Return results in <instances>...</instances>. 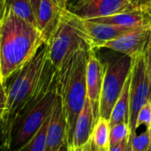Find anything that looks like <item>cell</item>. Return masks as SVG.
<instances>
[{
    "label": "cell",
    "mask_w": 151,
    "mask_h": 151,
    "mask_svg": "<svg viewBox=\"0 0 151 151\" xmlns=\"http://www.w3.org/2000/svg\"><path fill=\"white\" fill-rule=\"evenodd\" d=\"M57 74L58 69L48 59L44 42L35 55L13 75L12 82L5 85V145L9 150L15 126L50 89Z\"/></svg>",
    "instance_id": "obj_1"
},
{
    "label": "cell",
    "mask_w": 151,
    "mask_h": 151,
    "mask_svg": "<svg viewBox=\"0 0 151 151\" xmlns=\"http://www.w3.org/2000/svg\"><path fill=\"white\" fill-rule=\"evenodd\" d=\"M45 40L38 27L4 6L0 17V81L5 86L37 52Z\"/></svg>",
    "instance_id": "obj_2"
},
{
    "label": "cell",
    "mask_w": 151,
    "mask_h": 151,
    "mask_svg": "<svg viewBox=\"0 0 151 151\" xmlns=\"http://www.w3.org/2000/svg\"><path fill=\"white\" fill-rule=\"evenodd\" d=\"M90 49L87 46L78 49L58 70L57 89L66 117L68 144L71 143L76 119L87 98L86 67Z\"/></svg>",
    "instance_id": "obj_3"
},
{
    "label": "cell",
    "mask_w": 151,
    "mask_h": 151,
    "mask_svg": "<svg viewBox=\"0 0 151 151\" xmlns=\"http://www.w3.org/2000/svg\"><path fill=\"white\" fill-rule=\"evenodd\" d=\"M45 42L48 59L58 70L78 49L85 46L91 48L83 19L67 8L62 11L56 27Z\"/></svg>",
    "instance_id": "obj_4"
},
{
    "label": "cell",
    "mask_w": 151,
    "mask_h": 151,
    "mask_svg": "<svg viewBox=\"0 0 151 151\" xmlns=\"http://www.w3.org/2000/svg\"><path fill=\"white\" fill-rule=\"evenodd\" d=\"M103 65L104 73L99 104V118L109 121L112 108L130 74L132 58L121 54L110 58Z\"/></svg>",
    "instance_id": "obj_5"
},
{
    "label": "cell",
    "mask_w": 151,
    "mask_h": 151,
    "mask_svg": "<svg viewBox=\"0 0 151 151\" xmlns=\"http://www.w3.org/2000/svg\"><path fill=\"white\" fill-rule=\"evenodd\" d=\"M57 95L58 89L56 78L55 82L46 95L32 109H30L15 126L10 150L19 151L36 134L43 122L51 114Z\"/></svg>",
    "instance_id": "obj_6"
},
{
    "label": "cell",
    "mask_w": 151,
    "mask_h": 151,
    "mask_svg": "<svg viewBox=\"0 0 151 151\" xmlns=\"http://www.w3.org/2000/svg\"><path fill=\"white\" fill-rule=\"evenodd\" d=\"M129 88V121L130 135L136 134L137 118L142 108L150 102L151 87L147 73L144 53L132 58Z\"/></svg>",
    "instance_id": "obj_7"
},
{
    "label": "cell",
    "mask_w": 151,
    "mask_h": 151,
    "mask_svg": "<svg viewBox=\"0 0 151 151\" xmlns=\"http://www.w3.org/2000/svg\"><path fill=\"white\" fill-rule=\"evenodd\" d=\"M68 144V130L65 113L59 95H57L47 129L45 151H62Z\"/></svg>",
    "instance_id": "obj_8"
},
{
    "label": "cell",
    "mask_w": 151,
    "mask_h": 151,
    "mask_svg": "<svg viewBox=\"0 0 151 151\" xmlns=\"http://www.w3.org/2000/svg\"><path fill=\"white\" fill-rule=\"evenodd\" d=\"M104 65L98 58L96 50L90 49L86 67V88L87 97L88 98L92 111L96 122L99 119V104L104 81Z\"/></svg>",
    "instance_id": "obj_9"
},
{
    "label": "cell",
    "mask_w": 151,
    "mask_h": 151,
    "mask_svg": "<svg viewBox=\"0 0 151 151\" xmlns=\"http://www.w3.org/2000/svg\"><path fill=\"white\" fill-rule=\"evenodd\" d=\"M150 36L151 28H139L105 42L100 49H109L134 58L145 52Z\"/></svg>",
    "instance_id": "obj_10"
},
{
    "label": "cell",
    "mask_w": 151,
    "mask_h": 151,
    "mask_svg": "<svg viewBox=\"0 0 151 151\" xmlns=\"http://www.w3.org/2000/svg\"><path fill=\"white\" fill-rule=\"evenodd\" d=\"M86 32L89 37L91 48L99 50L103 44L124 35L133 30L111 24L103 23L95 19H83Z\"/></svg>",
    "instance_id": "obj_11"
},
{
    "label": "cell",
    "mask_w": 151,
    "mask_h": 151,
    "mask_svg": "<svg viewBox=\"0 0 151 151\" xmlns=\"http://www.w3.org/2000/svg\"><path fill=\"white\" fill-rule=\"evenodd\" d=\"M129 11H134L132 9L129 0H92L73 12L83 19H91Z\"/></svg>",
    "instance_id": "obj_12"
},
{
    "label": "cell",
    "mask_w": 151,
    "mask_h": 151,
    "mask_svg": "<svg viewBox=\"0 0 151 151\" xmlns=\"http://www.w3.org/2000/svg\"><path fill=\"white\" fill-rule=\"evenodd\" d=\"M99 22L111 24L130 29L151 28V13L143 11H129L111 16L91 19Z\"/></svg>",
    "instance_id": "obj_13"
},
{
    "label": "cell",
    "mask_w": 151,
    "mask_h": 151,
    "mask_svg": "<svg viewBox=\"0 0 151 151\" xmlns=\"http://www.w3.org/2000/svg\"><path fill=\"white\" fill-rule=\"evenodd\" d=\"M95 124L96 122L92 111V107L88 98L87 97L84 106L76 119L70 144H72L76 149L84 146L91 139V134Z\"/></svg>",
    "instance_id": "obj_14"
},
{
    "label": "cell",
    "mask_w": 151,
    "mask_h": 151,
    "mask_svg": "<svg viewBox=\"0 0 151 151\" xmlns=\"http://www.w3.org/2000/svg\"><path fill=\"white\" fill-rule=\"evenodd\" d=\"M63 10L52 0H41L36 15V26L45 42L56 27Z\"/></svg>",
    "instance_id": "obj_15"
},
{
    "label": "cell",
    "mask_w": 151,
    "mask_h": 151,
    "mask_svg": "<svg viewBox=\"0 0 151 151\" xmlns=\"http://www.w3.org/2000/svg\"><path fill=\"white\" fill-rule=\"evenodd\" d=\"M130 74L124 85V88L120 93L119 97L118 98L116 104H114L111 118L109 120L110 127L119 124L127 123L129 121V88H130Z\"/></svg>",
    "instance_id": "obj_16"
},
{
    "label": "cell",
    "mask_w": 151,
    "mask_h": 151,
    "mask_svg": "<svg viewBox=\"0 0 151 151\" xmlns=\"http://www.w3.org/2000/svg\"><path fill=\"white\" fill-rule=\"evenodd\" d=\"M110 130L109 121L103 118H99L94 126L91 134V141L99 150L109 148Z\"/></svg>",
    "instance_id": "obj_17"
},
{
    "label": "cell",
    "mask_w": 151,
    "mask_h": 151,
    "mask_svg": "<svg viewBox=\"0 0 151 151\" xmlns=\"http://www.w3.org/2000/svg\"><path fill=\"white\" fill-rule=\"evenodd\" d=\"M4 6L10 8L19 18L36 26V17L29 0H4Z\"/></svg>",
    "instance_id": "obj_18"
},
{
    "label": "cell",
    "mask_w": 151,
    "mask_h": 151,
    "mask_svg": "<svg viewBox=\"0 0 151 151\" xmlns=\"http://www.w3.org/2000/svg\"><path fill=\"white\" fill-rule=\"evenodd\" d=\"M50 117H48L47 119L43 122V124L42 125L40 129L36 132V134L19 151H45L47 129L49 126Z\"/></svg>",
    "instance_id": "obj_19"
},
{
    "label": "cell",
    "mask_w": 151,
    "mask_h": 151,
    "mask_svg": "<svg viewBox=\"0 0 151 151\" xmlns=\"http://www.w3.org/2000/svg\"><path fill=\"white\" fill-rule=\"evenodd\" d=\"M130 135L129 126L127 123H119L111 127L109 147L118 145Z\"/></svg>",
    "instance_id": "obj_20"
},
{
    "label": "cell",
    "mask_w": 151,
    "mask_h": 151,
    "mask_svg": "<svg viewBox=\"0 0 151 151\" xmlns=\"http://www.w3.org/2000/svg\"><path fill=\"white\" fill-rule=\"evenodd\" d=\"M5 115H6V86H4L0 83V148L2 147L6 148Z\"/></svg>",
    "instance_id": "obj_21"
},
{
    "label": "cell",
    "mask_w": 151,
    "mask_h": 151,
    "mask_svg": "<svg viewBox=\"0 0 151 151\" xmlns=\"http://www.w3.org/2000/svg\"><path fill=\"white\" fill-rule=\"evenodd\" d=\"M132 138V150L133 151H149L150 146V134L146 130L140 134L130 135Z\"/></svg>",
    "instance_id": "obj_22"
},
{
    "label": "cell",
    "mask_w": 151,
    "mask_h": 151,
    "mask_svg": "<svg viewBox=\"0 0 151 151\" xmlns=\"http://www.w3.org/2000/svg\"><path fill=\"white\" fill-rule=\"evenodd\" d=\"M151 123V106L150 103L149 102L147 104H145L142 110L140 111L137 118V123H136V128L138 129L139 127L142 125H144L146 127V130L150 129Z\"/></svg>",
    "instance_id": "obj_23"
},
{
    "label": "cell",
    "mask_w": 151,
    "mask_h": 151,
    "mask_svg": "<svg viewBox=\"0 0 151 151\" xmlns=\"http://www.w3.org/2000/svg\"><path fill=\"white\" fill-rule=\"evenodd\" d=\"M133 10L149 12L151 13V0H129Z\"/></svg>",
    "instance_id": "obj_24"
},
{
    "label": "cell",
    "mask_w": 151,
    "mask_h": 151,
    "mask_svg": "<svg viewBox=\"0 0 151 151\" xmlns=\"http://www.w3.org/2000/svg\"><path fill=\"white\" fill-rule=\"evenodd\" d=\"M144 56H145V63H146L147 73H148V77H149L151 87V36L150 38L149 43L147 45V48L145 50Z\"/></svg>",
    "instance_id": "obj_25"
},
{
    "label": "cell",
    "mask_w": 151,
    "mask_h": 151,
    "mask_svg": "<svg viewBox=\"0 0 151 151\" xmlns=\"http://www.w3.org/2000/svg\"><path fill=\"white\" fill-rule=\"evenodd\" d=\"M100 150L93 143V142L91 141V139L81 148L77 149V151H99Z\"/></svg>",
    "instance_id": "obj_26"
},
{
    "label": "cell",
    "mask_w": 151,
    "mask_h": 151,
    "mask_svg": "<svg viewBox=\"0 0 151 151\" xmlns=\"http://www.w3.org/2000/svg\"><path fill=\"white\" fill-rule=\"evenodd\" d=\"M129 138V137H128ZM128 138L124 140L123 142H121L120 143H119L118 145L115 146H111L108 148V151H126L127 149V142H128Z\"/></svg>",
    "instance_id": "obj_27"
},
{
    "label": "cell",
    "mask_w": 151,
    "mask_h": 151,
    "mask_svg": "<svg viewBox=\"0 0 151 151\" xmlns=\"http://www.w3.org/2000/svg\"><path fill=\"white\" fill-rule=\"evenodd\" d=\"M92 0H77L74 7H73V12H76L80 9H81L82 7H84L86 4H88L89 2H91Z\"/></svg>",
    "instance_id": "obj_28"
},
{
    "label": "cell",
    "mask_w": 151,
    "mask_h": 151,
    "mask_svg": "<svg viewBox=\"0 0 151 151\" xmlns=\"http://www.w3.org/2000/svg\"><path fill=\"white\" fill-rule=\"evenodd\" d=\"M29 2H30V4H31V5H32V8H33V10H34V12H35V17H36L41 0H29Z\"/></svg>",
    "instance_id": "obj_29"
},
{
    "label": "cell",
    "mask_w": 151,
    "mask_h": 151,
    "mask_svg": "<svg viewBox=\"0 0 151 151\" xmlns=\"http://www.w3.org/2000/svg\"><path fill=\"white\" fill-rule=\"evenodd\" d=\"M58 6H59L61 9H66L67 8V1L68 0H52Z\"/></svg>",
    "instance_id": "obj_30"
},
{
    "label": "cell",
    "mask_w": 151,
    "mask_h": 151,
    "mask_svg": "<svg viewBox=\"0 0 151 151\" xmlns=\"http://www.w3.org/2000/svg\"><path fill=\"white\" fill-rule=\"evenodd\" d=\"M126 151H133V150H132V138H131L130 135H129V138H128V142H127Z\"/></svg>",
    "instance_id": "obj_31"
},
{
    "label": "cell",
    "mask_w": 151,
    "mask_h": 151,
    "mask_svg": "<svg viewBox=\"0 0 151 151\" xmlns=\"http://www.w3.org/2000/svg\"><path fill=\"white\" fill-rule=\"evenodd\" d=\"M4 9V0H0V17Z\"/></svg>",
    "instance_id": "obj_32"
},
{
    "label": "cell",
    "mask_w": 151,
    "mask_h": 151,
    "mask_svg": "<svg viewBox=\"0 0 151 151\" xmlns=\"http://www.w3.org/2000/svg\"><path fill=\"white\" fill-rule=\"evenodd\" d=\"M65 151H77V149L74 148L72 144H68V145H67V148H66V150Z\"/></svg>",
    "instance_id": "obj_33"
},
{
    "label": "cell",
    "mask_w": 151,
    "mask_h": 151,
    "mask_svg": "<svg viewBox=\"0 0 151 151\" xmlns=\"http://www.w3.org/2000/svg\"><path fill=\"white\" fill-rule=\"evenodd\" d=\"M150 106H151V96H150ZM148 131H149V134H150V150H149V151H151V123H150V129H149Z\"/></svg>",
    "instance_id": "obj_34"
},
{
    "label": "cell",
    "mask_w": 151,
    "mask_h": 151,
    "mask_svg": "<svg viewBox=\"0 0 151 151\" xmlns=\"http://www.w3.org/2000/svg\"><path fill=\"white\" fill-rule=\"evenodd\" d=\"M0 151H10V150H7L6 148L2 147V148H0Z\"/></svg>",
    "instance_id": "obj_35"
},
{
    "label": "cell",
    "mask_w": 151,
    "mask_h": 151,
    "mask_svg": "<svg viewBox=\"0 0 151 151\" xmlns=\"http://www.w3.org/2000/svg\"><path fill=\"white\" fill-rule=\"evenodd\" d=\"M99 151H108V149H102V150H100Z\"/></svg>",
    "instance_id": "obj_36"
},
{
    "label": "cell",
    "mask_w": 151,
    "mask_h": 151,
    "mask_svg": "<svg viewBox=\"0 0 151 151\" xmlns=\"http://www.w3.org/2000/svg\"><path fill=\"white\" fill-rule=\"evenodd\" d=\"M0 83H1V81H0Z\"/></svg>",
    "instance_id": "obj_37"
}]
</instances>
